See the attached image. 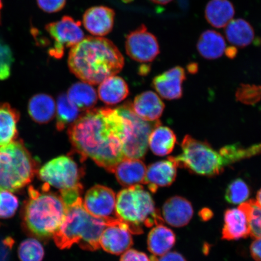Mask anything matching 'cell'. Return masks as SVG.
I'll return each mask as SVG.
<instances>
[{
    "mask_svg": "<svg viewBox=\"0 0 261 261\" xmlns=\"http://www.w3.org/2000/svg\"><path fill=\"white\" fill-rule=\"evenodd\" d=\"M120 261H151V260L145 253L129 249L122 254Z\"/></svg>",
    "mask_w": 261,
    "mask_h": 261,
    "instance_id": "38",
    "label": "cell"
},
{
    "mask_svg": "<svg viewBox=\"0 0 261 261\" xmlns=\"http://www.w3.org/2000/svg\"><path fill=\"white\" fill-rule=\"evenodd\" d=\"M176 143L177 138L174 132L161 123L152 130L148 145L155 155L163 156L171 154Z\"/></svg>",
    "mask_w": 261,
    "mask_h": 261,
    "instance_id": "28",
    "label": "cell"
},
{
    "mask_svg": "<svg viewBox=\"0 0 261 261\" xmlns=\"http://www.w3.org/2000/svg\"><path fill=\"white\" fill-rule=\"evenodd\" d=\"M18 254L20 261H42L44 257L43 246L37 238H28L19 245Z\"/></svg>",
    "mask_w": 261,
    "mask_h": 261,
    "instance_id": "32",
    "label": "cell"
},
{
    "mask_svg": "<svg viewBox=\"0 0 261 261\" xmlns=\"http://www.w3.org/2000/svg\"><path fill=\"white\" fill-rule=\"evenodd\" d=\"M67 96L71 102L83 112L93 109L97 101L96 91L92 85L83 81L73 84L68 89Z\"/></svg>",
    "mask_w": 261,
    "mask_h": 261,
    "instance_id": "29",
    "label": "cell"
},
{
    "mask_svg": "<svg viewBox=\"0 0 261 261\" xmlns=\"http://www.w3.org/2000/svg\"><path fill=\"white\" fill-rule=\"evenodd\" d=\"M116 216L128 224L134 234L142 233L143 226L151 227L165 222L152 196L141 185L125 188L117 194Z\"/></svg>",
    "mask_w": 261,
    "mask_h": 261,
    "instance_id": "5",
    "label": "cell"
},
{
    "mask_svg": "<svg viewBox=\"0 0 261 261\" xmlns=\"http://www.w3.org/2000/svg\"><path fill=\"white\" fill-rule=\"evenodd\" d=\"M150 1L156 5H166L172 2L173 0H150Z\"/></svg>",
    "mask_w": 261,
    "mask_h": 261,
    "instance_id": "45",
    "label": "cell"
},
{
    "mask_svg": "<svg viewBox=\"0 0 261 261\" xmlns=\"http://www.w3.org/2000/svg\"><path fill=\"white\" fill-rule=\"evenodd\" d=\"M151 261H187L184 256L177 252H168L158 257L152 256L150 257Z\"/></svg>",
    "mask_w": 261,
    "mask_h": 261,
    "instance_id": "40",
    "label": "cell"
},
{
    "mask_svg": "<svg viewBox=\"0 0 261 261\" xmlns=\"http://www.w3.org/2000/svg\"><path fill=\"white\" fill-rule=\"evenodd\" d=\"M125 61L112 41L103 37H87L71 47L68 65L71 73L90 85L100 84L122 70Z\"/></svg>",
    "mask_w": 261,
    "mask_h": 261,
    "instance_id": "2",
    "label": "cell"
},
{
    "mask_svg": "<svg viewBox=\"0 0 261 261\" xmlns=\"http://www.w3.org/2000/svg\"><path fill=\"white\" fill-rule=\"evenodd\" d=\"M250 195L249 186L243 179L237 178L228 185L225 192V199L228 203L241 204L246 202Z\"/></svg>",
    "mask_w": 261,
    "mask_h": 261,
    "instance_id": "33",
    "label": "cell"
},
{
    "mask_svg": "<svg viewBox=\"0 0 261 261\" xmlns=\"http://www.w3.org/2000/svg\"><path fill=\"white\" fill-rule=\"evenodd\" d=\"M224 34L228 42L233 46L244 48L254 40L253 26L243 18L232 19L225 27Z\"/></svg>",
    "mask_w": 261,
    "mask_h": 261,
    "instance_id": "26",
    "label": "cell"
},
{
    "mask_svg": "<svg viewBox=\"0 0 261 261\" xmlns=\"http://www.w3.org/2000/svg\"><path fill=\"white\" fill-rule=\"evenodd\" d=\"M257 205L261 208V189L257 192L256 200H255Z\"/></svg>",
    "mask_w": 261,
    "mask_h": 261,
    "instance_id": "46",
    "label": "cell"
},
{
    "mask_svg": "<svg viewBox=\"0 0 261 261\" xmlns=\"http://www.w3.org/2000/svg\"><path fill=\"white\" fill-rule=\"evenodd\" d=\"M146 169L141 160L125 159L117 165L114 173L119 184L128 188L145 184Z\"/></svg>",
    "mask_w": 261,
    "mask_h": 261,
    "instance_id": "20",
    "label": "cell"
},
{
    "mask_svg": "<svg viewBox=\"0 0 261 261\" xmlns=\"http://www.w3.org/2000/svg\"><path fill=\"white\" fill-rule=\"evenodd\" d=\"M132 234L128 224L117 217L110 218L101 234L100 246L108 253L119 255L133 246Z\"/></svg>",
    "mask_w": 261,
    "mask_h": 261,
    "instance_id": "12",
    "label": "cell"
},
{
    "mask_svg": "<svg viewBox=\"0 0 261 261\" xmlns=\"http://www.w3.org/2000/svg\"><path fill=\"white\" fill-rule=\"evenodd\" d=\"M67 206L60 194L50 191L44 184L41 191L32 186L21 211L22 226L26 233L37 239L53 237L63 222Z\"/></svg>",
    "mask_w": 261,
    "mask_h": 261,
    "instance_id": "3",
    "label": "cell"
},
{
    "mask_svg": "<svg viewBox=\"0 0 261 261\" xmlns=\"http://www.w3.org/2000/svg\"><path fill=\"white\" fill-rule=\"evenodd\" d=\"M225 54H226V57L229 59H234L236 58L238 54V49L236 47L233 46H229L227 48H226V50L224 51Z\"/></svg>",
    "mask_w": 261,
    "mask_h": 261,
    "instance_id": "43",
    "label": "cell"
},
{
    "mask_svg": "<svg viewBox=\"0 0 261 261\" xmlns=\"http://www.w3.org/2000/svg\"><path fill=\"white\" fill-rule=\"evenodd\" d=\"M2 6H3L2 2V0H0V10L2 9Z\"/></svg>",
    "mask_w": 261,
    "mask_h": 261,
    "instance_id": "48",
    "label": "cell"
},
{
    "mask_svg": "<svg viewBox=\"0 0 261 261\" xmlns=\"http://www.w3.org/2000/svg\"><path fill=\"white\" fill-rule=\"evenodd\" d=\"M83 201L79 197L67 205L64 220L53 236L59 249H70L76 244L91 252L100 247V237L107 226V219H100L88 213Z\"/></svg>",
    "mask_w": 261,
    "mask_h": 261,
    "instance_id": "4",
    "label": "cell"
},
{
    "mask_svg": "<svg viewBox=\"0 0 261 261\" xmlns=\"http://www.w3.org/2000/svg\"><path fill=\"white\" fill-rule=\"evenodd\" d=\"M226 48V41L223 35L219 32L212 30H207L202 33L197 44L199 54L208 60L221 58Z\"/></svg>",
    "mask_w": 261,
    "mask_h": 261,
    "instance_id": "25",
    "label": "cell"
},
{
    "mask_svg": "<svg viewBox=\"0 0 261 261\" xmlns=\"http://www.w3.org/2000/svg\"><path fill=\"white\" fill-rule=\"evenodd\" d=\"M132 107L140 119L146 122H155L162 116L165 104L155 93L147 91L135 98Z\"/></svg>",
    "mask_w": 261,
    "mask_h": 261,
    "instance_id": "19",
    "label": "cell"
},
{
    "mask_svg": "<svg viewBox=\"0 0 261 261\" xmlns=\"http://www.w3.org/2000/svg\"><path fill=\"white\" fill-rule=\"evenodd\" d=\"M56 103L48 94L40 93L31 98L28 113L34 122L40 124L50 122L56 115Z\"/></svg>",
    "mask_w": 261,
    "mask_h": 261,
    "instance_id": "22",
    "label": "cell"
},
{
    "mask_svg": "<svg viewBox=\"0 0 261 261\" xmlns=\"http://www.w3.org/2000/svg\"><path fill=\"white\" fill-rule=\"evenodd\" d=\"M122 1L124 3H128L132 2L133 1V0H122Z\"/></svg>",
    "mask_w": 261,
    "mask_h": 261,
    "instance_id": "47",
    "label": "cell"
},
{
    "mask_svg": "<svg viewBox=\"0 0 261 261\" xmlns=\"http://www.w3.org/2000/svg\"><path fill=\"white\" fill-rule=\"evenodd\" d=\"M81 26L80 21L67 15L60 21L45 25V31L55 41L54 47L48 50L50 56L61 59L64 56L65 48L73 47L83 40L85 37Z\"/></svg>",
    "mask_w": 261,
    "mask_h": 261,
    "instance_id": "10",
    "label": "cell"
},
{
    "mask_svg": "<svg viewBox=\"0 0 261 261\" xmlns=\"http://www.w3.org/2000/svg\"><path fill=\"white\" fill-rule=\"evenodd\" d=\"M18 111L8 103H0V147L14 142L18 138Z\"/></svg>",
    "mask_w": 261,
    "mask_h": 261,
    "instance_id": "23",
    "label": "cell"
},
{
    "mask_svg": "<svg viewBox=\"0 0 261 261\" xmlns=\"http://www.w3.org/2000/svg\"><path fill=\"white\" fill-rule=\"evenodd\" d=\"M194 215L190 201L179 196H174L166 200L162 207L163 220L174 227L187 226Z\"/></svg>",
    "mask_w": 261,
    "mask_h": 261,
    "instance_id": "17",
    "label": "cell"
},
{
    "mask_svg": "<svg viewBox=\"0 0 261 261\" xmlns=\"http://www.w3.org/2000/svg\"><path fill=\"white\" fill-rule=\"evenodd\" d=\"M246 214L250 228V236L257 239L261 238V208L255 200H250L238 207Z\"/></svg>",
    "mask_w": 261,
    "mask_h": 261,
    "instance_id": "31",
    "label": "cell"
},
{
    "mask_svg": "<svg viewBox=\"0 0 261 261\" xmlns=\"http://www.w3.org/2000/svg\"><path fill=\"white\" fill-rule=\"evenodd\" d=\"M222 239L233 241L250 236L249 221L245 212L239 207L228 208L224 212Z\"/></svg>",
    "mask_w": 261,
    "mask_h": 261,
    "instance_id": "18",
    "label": "cell"
},
{
    "mask_svg": "<svg viewBox=\"0 0 261 261\" xmlns=\"http://www.w3.org/2000/svg\"><path fill=\"white\" fill-rule=\"evenodd\" d=\"M14 243L11 238H0V261H9L10 253Z\"/></svg>",
    "mask_w": 261,
    "mask_h": 261,
    "instance_id": "39",
    "label": "cell"
},
{
    "mask_svg": "<svg viewBox=\"0 0 261 261\" xmlns=\"http://www.w3.org/2000/svg\"><path fill=\"white\" fill-rule=\"evenodd\" d=\"M181 146V154L171 158L177 167L187 169L192 174L214 177L231 163L221 150L217 151L208 143L191 136L185 137Z\"/></svg>",
    "mask_w": 261,
    "mask_h": 261,
    "instance_id": "7",
    "label": "cell"
},
{
    "mask_svg": "<svg viewBox=\"0 0 261 261\" xmlns=\"http://www.w3.org/2000/svg\"><path fill=\"white\" fill-rule=\"evenodd\" d=\"M177 168L171 156L152 163L146 169L145 185L152 193H155L159 187H169L175 180Z\"/></svg>",
    "mask_w": 261,
    "mask_h": 261,
    "instance_id": "16",
    "label": "cell"
},
{
    "mask_svg": "<svg viewBox=\"0 0 261 261\" xmlns=\"http://www.w3.org/2000/svg\"><path fill=\"white\" fill-rule=\"evenodd\" d=\"M14 62L11 49L0 41V81H4L10 76Z\"/></svg>",
    "mask_w": 261,
    "mask_h": 261,
    "instance_id": "35",
    "label": "cell"
},
{
    "mask_svg": "<svg viewBox=\"0 0 261 261\" xmlns=\"http://www.w3.org/2000/svg\"><path fill=\"white\" fill-rule=\"evenodd\" d=\"M186 79L184 68L176 66L155 76L152 84L156 92L164 99H178L182 97V86Z\"/></svg>",
    "mask_w": 261,
    "mask_h": 261,
    "instance_id": "15",
    "label": "cell"
},
{
    "mask_svg": "<svg viewBox=\"0 0 261 261\" xmlns=\"http://www.w3.org/2000/svg\"><path fill=\"white\" fill-rule=\"evenodd\" d=\"M251 255L255 261H261V238L254 239L250 247Z\"/></svg>",
    "mask_w": 261,
    "mask_h": 261,
    "instance_id": "41",
    "label": "cell"
},
{
    "mask_svg": "<svg viewBox=\"0 0 261 261\" xmlns=\"http://www.w3.org/2000/svg\"><path fill=\"white\" fill-rule=\"evenodd\" d=\"M38 174L44 184L61 191L81 187L84 173L70 156L62 155L45 163Z\"/></svg>",
    "mask_w": 261,
    "mask_h": 261,
    "instance_id": "9",
    "label": "cell"
},
{
    "mask_svg": "<svg viewBox=\"0 0 261 261\" xmlns=\"http://www.w3.org/2000/svg\"><path fill=\"white\" fill-rule=\"evenodd\" d=\"M126 120L117 109H93L71 124L68 135L81 161L90 158L101 168L114 173L123 159L128 137Z\"/></svg>",
    "mask_w": 261,
    "mask_h": 261,
    "instance_id": "1",
    "label": "cell"
},
{
    "mask_svg": "<svg viewBox=\"0 0 261 261\" xmlns=\"http://www.w3.org/2000/svg\"><path fill=\"white\" fill-rule=\"evenodd\" d=\"M115 16L114 10L107 6H94L85 12L83 25L94 37H102L112 31Z\"/></svg>",
    "mask_w": 261,
    "mask_h": 261,
    "instance_id": "14",
    "label": "cell"
},
{
    "mask_svg": "<svg viewBox=\"0 0 261 261\" xmlns=\"http://www.w3.org/2000/svg\"><path fill=\"white\" fill-rule=\"evenodd\" d=\"M19 207L18 198L8 191H0V219L14 216Z\"/></svg>",
    "mask_w": 261,
    "mask_h": 261,
    "instance_id": "34",
    "label": "cell"
},
{
    "mask_svg": "<svg viewBox=\"0 0 261 261\" xmlns=\"http://www.w3.org/2000/svg\"><path fill=\"white\" fill-rule=\"evenodd\" d=\"M38 165L22 140L0 147V191L16 192L31 184Z\"/></svg>",
    "mask_w": 261,
    "mask_h": 261,
    "instance_id": "6",
    "label": "cell"
},
{
    "mask_svg": "<svg viewBox=\"0 0 261 261\" xmlns=\"http://www.w3.org/2000/svg\"><path fill=\"white\" fill-rule=\"evenodd\" d=\"M176 241L175 234L163 224L156 225L148 237V249L153 256H161L169 252Z\"/></svg>",
    "mask_w": 261,
    "mask_h": 261,
    "instance_id": "27",
    "label": "cell"
},
{
    "mask_svg": "<svg viewBox=\"0 0 261 261\" xmlns=\"http://www.w3.org/2000/svg\"><path fill=\"white\" fill-rule=\"evenodd\" d=\"M129 88L121 77L115 76L107 78L99 85L98 96L107 105H116L128 96Z\"/></svg>",
    "mask_w": 261,
    "mask_h": 261,
    "instance_id": "24",
    "label": "cell"
},
{
    "mask_svg": "<svg viewBox=\"0 0 261 261\" xmlns=\"http://www.w3.org/2000/svg\"><path fill=\"white\" fill-rule=\"evenodd\" d=\"M237 97L241 102L247 104L256 103L261 97V87L254 85H241L238 89Z\"/></svg>",
    "mask_w": 261,
    "mask_h": 261,
    "instance_id": "36",
    "label": "cell"
},
{
    "mask_svg": "<svg viewBox=\"0 0 261 261\" xmlns=\"http://www.w3.org/2000/svg\"><path fill=\"white\" fill-rule=\"evenodd\" d=\"M83 205L93 217L106 220L116 217V195L112 189L97 185L85 195Z\"/></svg>",
    "mask_w": 261,
    "mask_h": 261,
    "instance_id": "13",
    "label": "cell"
},
{
    "mask_svg": "<svg viewBox=\"0 0 261 261\" xmlns=\"http://www.w3.org/2000/svg\"><path fill=\"white\" fill-rule=\"evenodd\" d=\"M128 123V137L124 146L125 159H142L148 148L150 135L155 126L160 125L159 120L146 122L140 119L134 112L132 103L127 102L116 109Z\"/></svg>",
    "mask_w": 261,
    "mask_h": 261,
    "instance_id": "8",
    "label": "cell"
},
{
    "mask_svg": "<svg viewBox=\"0 0 261 261\" xmlns=\"http://www.w3.org/2000/svg\"><path fill=\"white\" fill-rule=\"evenodd\" d=\"M56 107V126L60 132L79 118L80 110L71 102L67 94L59 95Z\"/></svg>",
    "mask_w": 261,
    "mask_h": 261,
    "instance_id": "30",
    "label": "cell"
},
{
    "mask_svg": "<svg viewBox=\"0 0 261 261\" xmlns=\"http://www.w3.org/2000/svg\"><path fill=\"white\" fill-rule=\"evenodd\" d=\"M199 216H200L202 220L207 221L213 217V212L208 208H202L200 212H199Z\"/></svg>",
    "mask_w": 261,
    "mask_h": 261,
    "instance_id": "42",
    "label": "cell"
},
{
    "mask_svg": "<svg viewBox=\"0 0 261 261\" xmlns=\"http://www.w3.org/2000/svg\"><path fill=\"white\" fill-rule=\"evenodd\" d=\"M125 50L129 58L141 63H151L161 53L158 38L145 24L126 35Z\"/></svg>",
    "mask_w": 261,
    "mask_h": 261,
    "instance_id": "11",
    "label": "cell"
},
{
    "mask_svg": "<svg viewBox=\"0 0 261 261\" xmlns=\"http://www.w3.org/2000/svg\"><path fill=\"white\" fill-rule=\"evenodd\" d=\"M188 70L189 73H197L198 70V65L197 63H192L188 65Z\"/></svg>",
    "mask_w": 261,
    "mask_h": 261,
    "instance_id": "44",
    "label": "cell"
},
{
    "mask_svg": "<svg viewBox=\"0 0 261 261\" xmlns=\"http://www.w3.org/2000/svg\"><path fill=\"white\" fill-rule=\"evenodd\" d=\"M234 14L236 9L229 0H210L205 8V18L215 28L226 27Z\"/></svg>",
    "mask_w": 261,
    "mask_h": 261,
    "instance_id": "21",
    "label": "cell"
},
{
    "mask_svg": "<svg viewBox=\"0 0 261 261\" xmlns=\"http://www.w3.org/2000/svg\"><path fill=\"white\" fill-rule=\"evenodd\" d=\"M38 7L42 11L56 13L63 10L66 5L67 0H37Z\"/></svg>",
    "mask_w": 261,
    "mask_h": 261,
    "instance_id": "37",
    "label": "cell"
}]
</instances>
